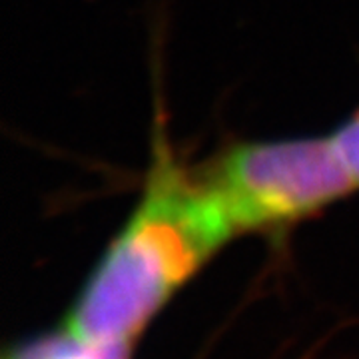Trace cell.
<instances>
[{
  "mask_svg": "<svg viewBox=\"0 0 359 359\" xmlns=\"http://www.w3.org/2000/svg\"><path fill=\"white\" fill-rule=\"evenodd\" d=\"M233 236L200 170H186L158 148L140 202L84 283L65 332L82 346L132 347L180 285Z\"/></svg>",
  "mask_w": 359,
  "mask_h": 359,
  "instance_id": "6da1fadb",
  "label": "cell"
},
{
  "mask_svg": "<svg viewBox=\"0 0 359 359\" xmlns=\"http://www.w3.org/2000/svg\"><path fill=\"white\" fill-rule=\"evenodd\" d=\"M351 182L359 188V108L330 136Z\"/></svg>",
  "mask_w": 359,
  "mask_h": 359,
  "instance_id": "3957f363",
  "label": "cell"
},
{
  "mask_svg": "<svg viewBox=\"0 0 359 359\" xmlns=\"http://www.w3.org/2000/svg\"><path fill=\"white\" fill-rule=\"evenodd\" d=\"M200 174L236 233L292 226L358 190L330 136L242 142Z\"/></svg>",
  "mask_w": 359,
  "mask_h": 359,
  "instance_id": "7a4b0ae2",
  "label": "cell"
},
{
  "mask_svg": "<svg viewBox=\"0 0 359 359\" xmlns=\"http://www.w3.org/2000/svg\"><path fill=\"white\" fill-rule=\"evenodd\" d=\"M66 334H68V332H66ZM70 337H72V335H70ZM54 359H96V355L90 351V347L82 346L80 341H76V339L72 337L65 351H62L60 355H56Z\"/></svg>",
  "mask_w": 359,
  "mask_h": 359,
  "instance_id": "277c9868",
  "label": "cell"
}]
</instances>
